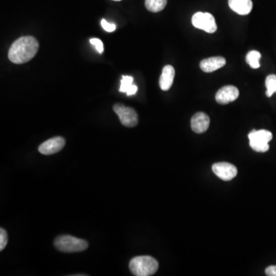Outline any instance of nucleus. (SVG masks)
I'll return each mask as SVG.
<instances>
[{
	"instance_id": "nucleus-17",
	"label": "nucleus",
	"mask_w": 276,
	"mask_h": 276,
	"mask_svg": "<svg viewBox=\"0 0 276 276\" xmlns=\"http://www.w3.org/2000/svg\"><path fill=\"white\" fill-rule=\"evenodd\" d=\"M265 87H266V96L271 97L276 92V76L270 75L265 79Z\"/></svg>"
},
{
	"instance_id": "nucleus-6",
	"label": "nucleus",
	"mask_w": 276,
	"mask_h": 276,
	"mask_svg": "<svg viewBox=\"0 0 276 276\" xmlns=\"http://www.w3.org/2000/svg\"><path fill=\"white\" fill-rule=\"evenodd\" d=\"M113 109L118 116L121 124L125 127H133L138 124V115L133 108L122 104H116Z\"/></svg>"
},
{
	"instance_id": "nucleus-21",
	"label": "nucleus",
	"mask_w": 276,
	"mask_h": 276,
	"mask_svg": "<svg viewBox=\"0 0 276 276\" xmlns=\"http://www.w3.org/2000/svg\"><path fill=\"white\" fill-rule=\"evenodd\" d=\"M265 274L268 276H276V265H271L265 269Z\"/></svg>"
},
{
	"instance_id": "nucleus-16",
	"label": "nucleus",
	"mask_w": 276,
	"mask_h": 276,
	"mask_svg": "<svg viewBox=\"0 0 276 276\" xmlns=\"http://www.w3.org/2000/svg\"><path fill=\"white\" fill-rule=\"evenodd\" d=\"M260 58V52L253 50V51H249V53L246 55V61L252 68L256 69L260 67V63H259Z\"/></svg>"
},
{
	"instance_id": "nucleus-13",
	"label": "nucleus",
	"mask_w": 276,
	"mask_h": 276,
	"mask_svg": "<svg viewBox=\"0 0 276 276\" xmlns=\"http://www.w3.org/2000/svg\"><path fill=\"white\" fill-rule=\"evenodd\" d=\"M230 9L237 14L246 16L252 10V0H229Z\"/></svg>"
},
{
	"instance_id": "nucleus-7",
	"label": "nucleus",
	"mask_w": 276,
	"mask_h": 276,
	"mask_svg": "<svg viewBox=\"0 0 276 276\" xmlns=\"http://www.w3.org/2000/svg\"><path fill=\"white\" fill-rule=\"evenodd\" d=\"M214 174L224 181H230L236 177L237 168L233 164L227 162L216 163L212 167Z\"/></svg>"
},
{
	"instance_id": "nucleus-19",
	"label": "nucleus",
	"mask_w": 276,
	"mask_h": 276,
	"mask_svg": "<svg viewBox=\"0 0 276 276\" xmlns=\"http://www.w3.org/2000/svg\"><path fill=\"white\" fill-rule=\"evenodd\" d=\"M91 44L96 48L97 51L99 52L100 54L103 53L104 51V45H103V42L99 39L97 38H93V39H90Z\"/></svg>"
},
{
	"instance_id": "nucleus-2",
	"label": "nucleus",
	"mask_w": 276,
	"mask_h": 276,
	"mask_svg": "<svg viewBox=\"0 0 276 276\" xmlns=\"http://www.w3.org/2000/svg\"><path fill=\"white\" fill-rule=\"evenodd\" d=\"M159 264L155 258L148 255L136 256L132 258L129 268L133 275L151 276L158 270Z\"/></svg>"
},
{
	"instance_id": "nucleus-11",
	"label": "nucleus",
	"mask_w": 276,
	"mask_h": 276,
	"mask_svg": "<svg viewBox=\"0 0 276 276\" xmlns=\"http://www.w3.org/2000/svg\"><path fill=\"white\" fill-rule=\"evenodd\" d=\"M225 58L222 56L211 57L201 61L199 67L204 73H211L226 65Z\"/></svg>"
},
{
	"instance_id": "nucleus-18",
	"label": "nucleus",
	"mask_w": 276,
	"mask_h": 276,
	"mask_svg": "<svg viewBox=\"0 0 276 276\" xmlns=\"http://www.w3.org/2000/svg\"><path fill=\"white\" fill-rule=\"evenodd\" d=\"M8 243V235L4 229H0V251L4 250Z\"/></svg>"
},
{
	"instance_id": "nucleus-20",
	"label": "nucleus",
	"mask_w": 276,
	"mask_h": 276,
	"mask_svg": "<svg viewBox=\"0 0 276 276\" xmlns=\"http://www.w3.org/2000/svg\"><path fill=\"white\" fill-rule=\"evenodd\" d=\"M101 24L103 29H105V30L107 31V32H112L116 29L115 24L108 23V22H107L105 20H101Z\"/></svg>"
},
{
	"instance_id": "nucleus-12",
	"label": "nucleus",
	"mask_w": 276,
	"mask_h": 276,
	"mask_svg": "<svg viewBox=\"0 0 276 276\" xmlns=\"http://www.w3.org/2000/svg\"><path fill=\"white\" fill-rule=\"evenodd\" d=\"M175 69L173 66L166 65L163 68L162 74L160 78V87L163 91H168L174 83Z\"/></svg>"
},
{
	"instance_id": "nucleus-5",
	"label": "nucleus",
	"mask_w": 276,
	"mask_h": 276,
	"mask_svg": "<svg viewBox=\"0 0 276 276\" xmlns=\"http://www.w3.org/2000/svg\"><path fill=\"white\" fill-rule=\"evenodd\" d=\"M192 23L196 29L205 31L208 33H214L217 29L215 18L209 13L199 12L195 13L192 17Z\"/></svg>"
},
{
	"instance_id": "nucleus-4",
	"label": "nucleus",
	"mask_w": 276,
	"mask_h": 276,
	"mask_svg": "<svg viewBox=\"0 0 276 276\" xmlns=\"http://www.w3.org/2000/svg\"><path fill=\"white\" fill-rule=\"evenodd\" d=\"M249 145L256 152L265 153L269 149L268 142L272 139V133L266 130H253L249 133Z\"/></svg>"
},
{
	"instance_id": "nucleus-15",
	"label": "nucleus",
	"mask_w": 276,
	"mask_h": 276,
	"mask_svg": "<svg viewBox=\"0 0 276 276\" xmlns=\"http://www.w3.org/2000/svg\"><path fill=\"white\" fill-rule=\"evenodd\" d=\"M167 0H145V7L152 13H159L164 10Z\"/></svg>"
},
{
	"instance_id": "nucleus-9",
	"label": "nucleus",
	"mask_w": 276,
	"mask_h": 276,
	"mask_svg": "<svg viewBox=\"0 0 276 276\" xmlns=\"http://www.w3.org/2000/svg\"><path fill=\"white\" fill-rule=\"evenodd\" d=\"M65 145V141L61 136H55L42 143L39 147V153L44 155H51L62 150Z\"/></svg>"
},
{
	"instance_id": "nucleus-3",
	"label": "nucleus",
	"mask_w": 276,
	"mask_h": 276,
	"mask_svg": "<svg viewBox=\"0 0 276 276\" xmlns=\"http://www.w3.org/2000/svg\"><path fill=\"white\" fill-rule=\"evenodd\" d=\"M54 245L58 251L66 253L82 252L86 250L89 247L87 241L68 235L57 237Z\"/></svg>"
},
{
	"instance_id": "nucleus-14",
	"label": "nucleus",
	"mask_w": 276,
	"mask_h": 276,
	"mask_svg": "<svg viewBox=\"0 0 276 276\" xmlns=\"http://www.w3.org/2000/svg\"><path fill=\"white\" fill-rule=\"evenodd\" d=\"M133 78L131 76H123L120 82V92L127 94V96L135 95L137 92L136 85H133Z\"/></svg>"
},
{
	"instance_id": "nucleus-10",
	"label": "nucleus",
	"mask_w": 276,
	"mask_h": 276,
	"mask_svg": "<svg viewBox=\"0 0 276 276\" xmlns=\"http://www.w3.org/2000/svg\"><path fill=\"white\" fill-rule=\"evenodd\" d=\"M211 124L209 116L203 112L195 114L191 118V128L196 133H202L206 131Z\"/></svg>"
},
{
	"instance_id": "nucleus-1",
	"label": "nucleus",
	"mask_w": 276,
	"mask_h": 276,
	"mask_svg": "<svg viewBox=\"0 0 276 276\" xmlns=\"http://www.w3.org/2000/svg\"><path fill=\"white\" fill-rule=\"evenodd\" d=\"M39 48V42L32 36L20 38L10 47L9 59L15 64H24L36 56Z\"/></svg>"
},
{
	"instance_id": "nucleus-22",
	"label": "nucleus",
	"mask_w": 276,
	"mask_h": 276,
	"mask_svg": "<svg viewBox=\"0 0 276 276\" xmlns=\"http://www.w3.org/2000/svg\"><path fill=\"white\" fill-rule=\"evenodd\" d=\"M114 1H121V0H114Z\"/></svg>"
},
{
	"instance_id": "nucleus-8",
	"label": "nucleus",
	"mask_w": 276,
	"mask_h": 276,
	"mask_svg": "<svg viewBox=\"0 0 276 276\" xmlns=\"http://www.w3.org/2000/svg\"><path fill=\"white\" fill-rule=\"evenodd\" d=\"M239 91L233 85H227L221 88L216 94V101L220 105H227L239 98Z\"/></svg>"
}]
</instances>
